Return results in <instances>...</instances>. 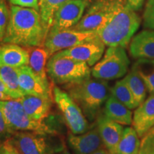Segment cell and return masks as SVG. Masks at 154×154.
<instances>
[{
	"label": "cell",
	"instance_id": "cell-25",
	"mask_svg": "<svg viewBox=\"0 0 154 154\" xmlns=\"http://www.w3.org/2000/svg\"><path fill=\"white\" fill-rule=\"evenodd\" d=\"M132 68L145 83L148 92L154 95V59H138Z\"/></svg>",
	"mask_w": 154,
	"mask_h": 154
},
{
	"label": "cell",
	"instance_id": "cell-27",
	"mask_svg": "<svg viewBox=\"0 0 154 154\" xmlns=\"http://www.w3.org/2000/svg\"><path fill=\"white\" fill-rule=\"evenodd\" d=\"M68 0H39V13L44 22L49 29L53 22L55 11Z\"/></svg>",
	"mask_w": 154,
	"mask_h": 154
},
{
	"label": "cell",
	"instance_id": "cell-11",
	"mask_svg": "<svg viewBox=\"0 0 154 154\" xmlns=\"http://www.w3.org/2000/svg\"><path fill=\"white\" fill-rule=\"evenodd\" d=\"M106 45L101 38L97 37L91 41L81 44L57 52L58 54L68 57L77 61L86 62L89 66H93L103 57Z\"/></svg>",
	"mask_w": 154,
	"mask_h": 154
},
{
	"label": "cell",
	"instance_id": "cell-23",
	"mask_svg": "<svg viewBox=\"0 0 154 154\" xmlns=\"http://www.w3.org/2000/svg\"><path fill=\"white\" fill-rule=\"evenodd\" d=\"M140 139L133 127L124 128L116 154H138Z\"/></svg>",
	"mask_w": 154,
	"mask_h": 154
},
{
	"label": "cell",
	"instance_id": "cell-34",
	"mask_svg": "<svg viewBox=\"0 0 154 154\" xmlns=\"http://www.w3.org/2000/svg\"><path fill=\"white\" fill-rule=\"evenodd\" d=\"M11 99L10 93L4 82L0 79V101H9Z\"/></svg>",
	"mask_w": 154,
	"mask_h": 154
},
{
	"label": "cell",
	"instance_id": "cell-22",
	"mask_svg": "<svg viewBox=\"0 0 154 154\" xmlns=\"http://www.w3.org/2000/svg\"><path fill=\"white\" fill-rule=\"evenodd\" d=\"M0 79L7 86L13 100H19L25 95L19 86L18 74L16 68L0 66Z\"/></svg>",
	"mask_w": 154,
	"mask_h": 154
},
{
	"label": "cell",
	"instance_id": "cell-1",
	"mask_svg": "<svg viewBox=\"0 0 154 154\" xmlns=\"http://www.w3.org/2000/svg\"><path fill=\"white\" fill-rule=\"evenodd\" d=\"M49 28L39 11L11 5L10 19L2 44H14L25 48L42 47Z\"/></svg>",
	"mask_w": 154,
	"mask_h": 154
},
{
	"label": "cell",
	"instance_id": "cell-8",
	"mask_svg": "<svg viewBox=\"0 0 154 154\" xmlns=\"http://www.w3.org/2000/svg\"><path fill=\"white\" fill-rule=\"evenodd\" d=\"M52 94L54 101L63 115L71 132L78 135L87 131L89 126L86 117L68 92L54 86Z\"/></svg>",
	"mask_w": 154,
	"mask_h": 154
},
{
	"label": "cell",
	"instance_id": "cell-17",
	"mask_svg": "<svg viewBox=\"0 0 154 154\" xmlns=\"http://www.w3.org/2000/svg\"><path fill=\"white\" fill-rule=\"evenodd\" d=\"M129 52L136 59H154V31L143 30L133 36Z\"/></svg>",
	"mask_w": 154,
	"mask_h": 154
},
{
	"label": "cell",
	"instance_id": "cell-19",
	"mask_svg": "<svg viewBox=\"0 0 154 154\" xmlns=\"http://www.w3.org/2000/svg\"><path fill=\"white\" fill-rule=\"evenodd\" d=\"M26 113L36 121H43L49 116L52 99L33 95L23 96L19 99Z\"/></svg>",
	"mask_w": 154,
	"mask_h": 154
},
{
	"label": "cell",
	"instance_id": "cell-10",
	"mask_svg": "<svg viewBox=\"0 0 154 154\" xmlns=\"http://www.w3.org/2000/svg\"><path fill=\"white\" fill-rule=\"evenodd\" d=\"M87 6V0H68L56 10L51 28L71 29L82 18Z\"/></svg>",
	"mask_w": 154,
	"mask_h": 154
},
{
	"label": "cell",
	"instance_id": "cell-26",
	"mask_svg": "<svg viewBox=\"0 0 154 154\" xmlns=\"http://www.w3.org/2000/svg\"><path fill=\"white\" fill-rule=\"evenodd\" d=\"M111 95L131 110L135 109L138 106L129 87L124 79L115 83L114 86L111 88Z\"/></svg>",
	"mask_w": 154,
	"mask_h": 154
},
{
	"label": "cell",
	"instance_id": "cell-36",
	"mask_svg": "<svg viewBox=\"0 0 154 154\" xmlns=\"http://www.w3.org/2000/svg\"><path fill=\"white\" fill-rule=\"evenodd\" d=\"M91 154H109V153L108 152L106 149H103V148H101V149L97 150V151L94 152V153Z\"/></svg>",
	"mask_w": 154,
	"mask_h": 154
},
{
	"label": "cell",
	"instance_id": "cell-9",
	"mask_svg": "<svg viewBox=\"0 0 154 154\" xmlns=\"http://www.w3.org/2000/svg\"><path fill=\"white\" fill-rule=\"evenodd\" d=\"M97 37L99 36L96 32H83L73 29H56L50 28L44 42V47L51 57L55 53L91 41Z\"/></svg>",
	"mask_w": 154,
	"mask_h": 154
},
{
	"label": "cell",
	"instance_id": "cell-2",
	"mask_svg": "<svg viewBox=\"0 0 154 154\" xmlns=\"http://www.w3.org/2000/svg\"><path fill=\"white\" fill-rule=\"evenodd\" d=\"M141 19L127 3L96 32L106 46L126 48L139 28Z\"/></svg>",
	"mask_w": 154,
	"mask_h": 154
},
{
	"label": "cell",
	"instance_id": "cell-12",
	"mask_svg": "<svg viewBox=\"0 0 154 154\" xmlns=\"http://www.w3.org/2000/svg\"><path fill=\"white\" fill-rule=\"evenodd\" d=\"M17 69L19 86L25 95H33L52 99V91L50 84L46 83L32 70L29 65Z\"/></svg>",
	"mask_w": 154,
	"mask_h": 154
},
{
	"label": "cell",
	"instance_id": "cell-30",
	"mask_svg": "<svg viewBox=\"0 0 154 154\" xmlns=\"http://www.w3.org/2000/svg\"><path fill=\"white\" fill-rule=\"evenodd\" d=\"M143 26L154 31V0H147L143 14Z\"/></svg>",
	"mask_w": 154,
	"mask_h": 154
},
{
	"label": "cell",
	"instance_id": "cell-21",
	"mask_svg": "<svg viewBox=\"0 0 154 154\" xmlns=\"http://www.w3.org/2000/svg\"><path fill=\"white\" fill-rule=\"evenodd\" d=\"M27 49L29 51V65L44 82L49 84L47 72V60L50 58L49 53L44 47H32Z\"/></svg>",
	"mask_w": 154,
	"mask_h": 154
},
{
	"label": "cell",
	"instance_id": "cell-37",
	"mask_svg": "<svg viewBox=\"0 0 154 154\" xmlns=\"http://www.w3.org/2000/svg\"><path fill=\"white\" fill-rule=\"evenodd\" d=\"M60 154H71V153H69V151H63V153H60Z\"/></svg>",
	"mask_w": 154,
	"mask_h": 154
},
{
	"label": "cell",
	"instance_id": "cell-18",
	"mask_svg": "<svg viewBox=\"0 0 154 154\" xmlns=\"http://www.w3.org/2000/svg\"><path fill=\"white\" fill-rule=\"evenodd\" d=\"M29 63V49L14 44H2L0 46V66L19 68Z\"/></svg>",
	"mask_w": 154,
	"mask_h": 154
},
{
	"label": "cell",
	"instance_id": "cell-6",
	"mask_svg": "<svg viewBox=\"0 0 154 154\" xmlns=\"http://www.w3.org/2000/svg\"><path fill=\"white\" fill-rule=\"evenodd\" d=\"M127 3L126 0H87L82 18L71 29L83 32H97Z\"/></svg>",
	"mask_w": 154,
	"mask_h": 154
},
{
	"label": "cell",
	"instance_id": "cell-16",
	"mask_svg": "<svg viewBox=\"0 0 154 154\" xmlns=\"http://www.w3.org/2000/svg\"><path fill=\"white\" fill-rule=\"evenodd\" d=\"M131 125L140 138L154 126V95L146 98L135 109Z\"/></svg>",
	"mask_w": 154,
	"mask_h": 154
},
{
	"label": "cell",
	"instance_id": "cell-32",
	"mask_svg": "<svg viewBox=\"0 0 154 154\" xmlns=\"http://www.w3.org/2000/svg\"><path fill=\"white\" fill-rule=\"evenodd\" d=\"M0 154H22L11 140L7 139L0 143Z\"/></svg>",
	"mask_w": 154,
	"mask_h": 154
},
{
	"label": "cell",
	"instance_id": "cell-31",
	"mask_svg": "<svg viewBox=\"0 0 154 154\" xmlns=\"http://www.w3.org/2000/svg\"><path fill=\"white\" fill-rule=\"evenodd\" d=\"M11 5L31 8L39 11V0H9Z\"/></svg>",
	"mask_w": 154,
	"mask_h": 154
},
{
	"label": "cell",
	"instance_id": "cell-29",
	"mask_svg": "<svg viewBox=\"0 0 154 154\" xmlns=\"http://www.w3.org/2000/svg\"><path fill=\"white\" fill-rule=\"evenodd\" d=\"M10 19V10L5 0H0V42L5 37Z\"/></svg>",
	"mask_w": 154,
	"mask_h": 154
},
{
	"label": "cell",
	"instance_id": "cell-14",
	"mask_svg": "<svg viewBox=\"0 0 154 154\" xmlns=\"http://www.w3.org/2000/svg\"><path fill=\"white\" fill-rule=\"evenodd\" d=\"M67 142L75 154H91L104 146L96 125L84 134H69Z\"/></svg>",
	"mask_w": 154,
	"mask_h": 154
},
{
	"label": "cell",
	"instance_id": "cell-5",
	"mask_svg": "<svg viewBox=\"0 0 154 154\" xmlns=\"http://www.w3.org/2000/svg\"><path fill=\"white\" fill-rule=\"evenodd\" d=\"M0 109L6 124L13 134L17 131H32L46 136L54 134L43 121H36L26 113L19 100L0 101Z\"/></svg>",
	"mask_w": 154,
	"mask_h": 154
},
{
	"label": "cell",
	"instance_id": "cell-33",
	"mask_svg": "<svg viewBox=\"0 0 154 154\" xmlns=\"http://www.w3.org/2000/svg\"><path fill=\"white\" fill-rule=\"evenodd\" d=\"M13 134L9 129L4 117L3 113L0 109V140H5L9 139L12 136Z\"/></svg>",
	"mask_w": 154,
	"mask_h": 154
},
{
	"label": "cell",
	"instance_id": "cell-4",
	"mask_svg": "<svg viewBox=\"0 0 154 154\" xmlns=\"http://www.w3.org/2000/svg\"><path fill=\"white\" fill-rule=\"evenodd\" d=\"M48 76L58 85H73L91 78V70L84 61H77L55 53L48 60Z\"/></svg>",
	"mask_w": 154,
	"mask_h": 154
},
{
	"label": "cell",
	"instance_id": "cell-35",
	"mask_svg": "<svg viewBox=\"0 0 154 154\" xmlns=\"http://www.w3.org/2000/svg\"><path fill=\"white\" fill-rule=\"evenodd\" d=\"M128 5L135 11H138L141 9L143 5L144 0H126Z\"/></svg>",
	"mask_w": 154,
	"mask_h": 154
},
{
	"label": "cell",
	"instance_id": "cell-20",
	"mask_svg": "<svg viewBox=\"0 0 154 154\" xmlns=\"http://www.w3.org/2000/svg\"><path fill=\"white\" fill-rule=\"evenodd\" d=\"M103 114L111 121L122 126H131L132 124L131 110L111 94L104 103Z\"/></svg>",
	"mask_w": 154,
	"mask_h": 154
},
{
	"label": "cell",
	"instance_id": "cell-3",
	"mask_svg": "<svg viewBox=\"0 0 154 154\" xmlns=\"http://www.w3.org/2000/svg\"><path fill=\"white\" fill-rule=\"evenodd\" d=\"M67 92L89 120H93L111 94L106 80L88 79L65 86Z\"/></svg>",
	"mask_w": 154,
	"mask_h": 154
},
{
	"label": "cell",
	"instance_id": "cell-28",
	"mask_svg": "<svg viewBox=\"0 0 154 154\" xmlns=\"http://www.w3.org/2000/svg\"><path fill=\"white\" fill-rule=\"evenodd\" d=\"M138 154H154V126L140 138Z\"/></svg>",
	"mask_w": 154,
	"mask_h": 154
},
{
	"label": "cell",
	"instance_id": "cell-15",
	"mask_svg": "<svg viewBox=\"0 0 154 154\" xmlns=\"http://www.w3.org/2000/svg\"><path fill=\"white\" fill-rule=\"evenodd\" d=\"M96 126L105 149L109 154H116L117 148L124 132V127L107 118L104 114L98 116Z\"/></svg>",
	"mask_w": 154,
	"mask_h": 154
},
{
	"label": "cell",
	"instance_id": "cell-13",
	"mask_svg": "<svg viewBox=\"0 0 154 154\" xmlns=\"http://www.w3.org/2000/svg\"><path fill=\"white\" fill-rule=\"evenodd\" d=\"M9 140L22 154H49L44 135L32 131H17Z\"/></svg>",
	"mask_w": 154,
	"mask_h": 154
},
{
	"label": "cell",
	"instance_id": "cell-24",
	"mask_svg": "<svg viewBox=\"0 0 154 154\" xmlns=\"http://www.w3.org/2000/svg\"><path fill=\"white\" fill-rule=\"evenodd\" d=\"M124 79L129 87L138 106L145 101L147 96V88L145 83L134 68L126 75Z\"/></svg>",
	"mask_w": 154,
	"mask_h": 154
},
{
	"label": "cell",
	"instance_id": "cell-7",
	"mask_svg": "<svg viewBox=\"0 0 154 154\" xmlns=\"http://www.w3.org/2000/svg\"><path fill=\"white\" fill-rule=\"evenodd\" d=\"M129 65L130 60L125 48L109 47L101 59L93 66L91 74L97 79H117L127 74Z\"/></svg>",
	"mask_w": 154,
	"mask_h": 154
}]
</instances>
